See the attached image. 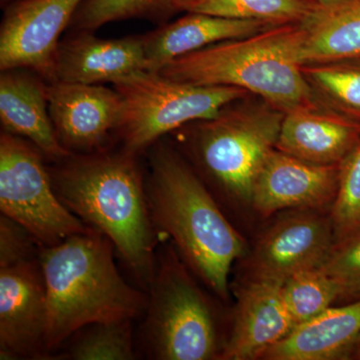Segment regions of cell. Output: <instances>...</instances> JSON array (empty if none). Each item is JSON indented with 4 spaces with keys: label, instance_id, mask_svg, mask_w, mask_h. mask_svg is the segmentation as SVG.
<instances>
[{
    "label": "cell",
    "instance_id": "4316f807",
    "mask_svg": "<svg viewBox=\"0 0 360 360\" xmlns=\"http://www.w3.org/2000/svg\"><path fill=\"white\" fill-rule=\"evenodd\" d=\"M321 269L338 286L340 298L360 300V229L336 240Z\"/></svg>",
    "mask_w": 360,
    "mask_h": 360
},
{
    "label": "cell",
    "instance_id": "83f0119b",
    "mask_svg": "<svg viewBox=\"0 0 360 360\" xmlns=\"http://www.w3.org/2000/svg\"><path fill=\"white\" fill-rule=\"evenodd\" d=\"M40 245L20 224L6 215L0 217V267L37 259Z\"/></svg>",
    "mask_w": 360,
    "mask_h": 360
},
{
    "label": "cell",
    "instance_id": "30bf717a",
    "mask_svg": "<svg viewBox=\"0 0 360 360\" xmlns=\"http://www.w3.org/2000/svg\"><path fill=\"white\" fill-rule=\"evenodd\" d=\"M335 243L330 217L312 210L286 215L258 240L250 258L248 281L281 286L298 272L321 269Z\"/></svg>",
    "mask_w": 360,
    "mask_h": 360
},
{
    "label": "cell",
    "instance_id": "6da1fadb",
    "mask_svg": "<svg viewBox=\"0 0 360 360\" xmlns=\"http://www.w3.org/2000/svg\"><path fill=\"white\" fill-rule=\"evenodd\" d=\"M136 158L123 150L73 153L49 174L66 207L110 239L136 283L148 291L158 262V233Z\"/></svg>",
    "mask_w": 360,
    "mask_h": 360
},
{
    "label": "cell",
    "instance_id": "ffe728a7",
    "mask_svg": "<svg viewBox=\"0 0 360 360\" xmlns=\"http://www.w3.org/2000/svg\"><path fill=\"white\" fill-rule=\"evenodd\" d=\"M300 63L360 58V0L319 6L300 22Z\"/></svg>",
    "mask_w": 360,
    "mask_h": 360
},
{
    "label": "cell",
    "instance_id": "8fae6325",
    "mask_svg": "<svg viewBox=\"0 0 360 360\" xmlns=\"http://www.w3.org/2000/svg\"><path fill=\"white\" fill-rule=\"evenodd\" d=\"M46 288L39 258L0 267V359H44Z\"/></svg>",
    "mask_w": 360,
    "mask_h": 360
},
{
    "label": "cell",
    "instance_id": "9a60e30c",
    "mask_svg": "<svg viewBox=\"0 0 360 360\" xmlns=\"http://www.w3.org/2000/svg\"><path fill=\"white\" fill-rule=\"evenodd\" d=\"M295 326L281 285L248 281L238 290L233 328L220 359H260Z\"/></svg>",
    "mask_w": 360,
    "mask_h": 360
},
{
    "label": "cell",
    "instance_id": "9c48e42d",
    "mask_svg": "<svg viewBox=\"0 0 360 360\" xmlns=\"http://www.w3.org/2000/svg\"><path fill=\"white\" fill-rule=\"evenodd\" d=\"M85 0H20L0 28V70H30L53 82L60 35Z\"/></svg>",
    "mask_w": 360,
    "mask_h": 360
},
{
    "label": "cell",
    "instance_id": "484cf974",
    "mask_svg": "<svg viewBox=\"0 0 360 360\" xmlns=\"http://www.w3.org/2000/svg\"><path fill=\"white\" fill-rule=\"evenodd\" d=\"M172 0H85L72 22L79 32H94L108 23L148 18L169 11Z\"/></svg>",
    "mask_w": 360,
    "mask_h": 360
},
{
    "label": "cell",
    "instance_id": "52a82bcc",
    "mask_svg": "<svg viewBox=\"0 0 360 360\" xmlns=\"http://www.w3.org/2000/svg\"><path fill=\"white\" fill-rule=\"evenodd\" d=\"M233 103L215 117L200 122L194 151L206 174L224 193L250 201L255 179L276 148L285 113L262 99Z\"/></svg>",
    "mask_w": 360,
    "mask_h": 360
},
{
    "label": "cell",
    "instance_id": "4fadbf2b",
    "mask_svg": "<svg viewBox=\"0 0 360 360\" xmlns=\"http://www.w3.org/2000/svg\"><path fill=\"white\" fill-rule=\"evenodd\" d=\"M340 165H319L274 149L260 169L250 202L262 217L283 210H322L333 205Z\"/></svg>",
    "mask_w": 360,
    "mask_h": 360
},
{
    "label": "cell",
    "instance_id": "7c38bea8",
    "mask_svg": "<svg viewBox=\"0 0 360 360\" xmlns=\"http://www.w3.org/2000/svg\"><path fill=\"white\" fill-rule=\"evenodd\" d=\"M47 99L56 135L68 150H106L110 132L120 129L122 118V97L115 89L53 82L47 85Z\"/></svg>",
    "mask_w": 360,
    "mask_h": 360
},
{
    "label": "cell",
    "instance_id": "603a6c76",
    "mask_svg": "<svg viewBox=\"0 0 360 360\" xmlns=\"http://www.w3.org/2000/svg\"><path fill=\"white\" fill-rule=\"evenodd\" d=\"M132 321L90 324L71 336L70 348L56 359L132 360L136 359Z\"/></svg>",
    "mask_w": 360,
    "mask_h": 360
},
{
    "label": "cell",
    "instance_id": "f546056e",
    "mask_svg": "<svg viewBox=\"0 0 360 360\" xmlns=\"http://www.w3.org/2000/svg\"><path fill=\"white\" fill-rule=\"evenodd\" d=\"M314 1L316 2L319 6H333V4H340L341 1H345V0H314Z\"/></svg>",
    "mask_w": 360,
    "mask_h": 360
},
{
    "label": "cell",
    "instance_id": "3957f363",
    "mask_svg": "<svg viewBox=\"0 0 360 360\" xmlns=\"http://www.w3.org/2000/svg\"><path fill=\"white\" fill-rule=\"evenodd\" d=\"M146 193L158 236L169 238L180 258L221 300L229 298L232 264L245 240L186 161L165 144L149 155Z\"/></svg>",
    "mask_w": 360,
    "mask_h": 360
},
{
    "label": "cell",
    "instance_id": "d6986e66",
    "mask_svg": "<svg viewBox=\"0 0 360 360\" xmlns=\"http://www.w3.org/2000/svg\"><path fill=\"white\" fill-rule=\"evenodd\" d=\"M360 333V300L329 307L297 324L285 338L269 347L260 359L333 360L350 359Z\"/></svg>",
    "mask_w": 360,
    "mask_h": 360
},
{
    "label": "cell",
    "instance_id": "5bb4252c",
    "mask_svg": "<svg viewBox=\"0 0 360 360\" xmlns=\"http://www.w3.org/2000/svg\"><path fill=\"white\" fill-rule=\"evenodd\" d=\"M360 141V122L319 99L284 115L276 149L307 162L338 165Z\"/></svg>",
    "mask_w": 360,
    "mask_h": 360
},
{
    "label": "cell",
    "instance_id": "e0dca14e",
    "mask_svg": "<svg viewBox=\"0 0 360 360\" xmlns=\"http://www.w3.org/2000/svg\"><path fill=\"white\" fill-rule=\"evenodd\" d=\"M0 122L4 132L27 139L51 160L59 162L73 155L54 129L47 85L22 68L1 71Z\"/></svg>",
    "mask_w": 360,
    "mask_h": 360
},
{
    "label": "cell",
    "instance_id": "cb8c5ba5",
    "mask_svg": "<svg viewBox=\"0 0 360 360\" xmlns=\"http://www.w3.org/2000/svg\"><path fill=\"white\" fill-rule=\"evenodd\" d=\"M283 300L295 326L314 319L340 300L338 286L321 269L304 270L281 285Z\"/></svg>",
    "mask_w": 360,
    "mask_h": 360
},
{
    "label": "cell",
    "instance_id": "8992f818",
    "mask_svg": "<svg viewBox=\"0 0 360 360\" xmlns=\"http://www.w3.org/2000/svg\"><path fill=\"white\" fill-rule=\"evenodd\" d=\"M122 101L123 151L139 156L163 135L191 122L215 117L250 96L236 86L194 85L141 70L113 82Z\"/></svg>",
    "mask_w": 360,
    "mask_h": 360
},
{
    "label": "cell",
    "instance_id": "7402d4cb",
    "mask_svg": "<svg viewBox=\"0 0 360 360\" xmlns=\"http://www.w3.org/2000/svg\"><path fill=\"white\" fill-rule=\"evenodd\" d=\"M302 71L321 103L360 122V58L309 63Z\"/></svg>",
    "mask_w": 360,
    "mask_h": 360
},
{
    "label": "cell",
    "instance_id": "5b68a950",
    "mask_svg": "<svg viewBox=\"0 0 360 360\" xmlns=\"http://www.w3.org/2000/svg\"><path fill=\"white\" fill-rule=\"evenodd\" d=\"M148 292L141 338L149 359H220L222 348L212 303L174 246L158 257Z\"/></svg>",
    "mask_w": 360,
    "mask_h": 360
},
{
    "label": "cell",
    "instance_id": "f1b7e54d",
    "mask_svg": "<svg viewBox=\"0 0 360 360\" xmlns=\"http://www.w3.org/2000/svg\"><path fill=\"white\" fill-rule=\"evenodd\" d=\"M350 359L360 360V333H359V338H357L356 341H355L354 348H352V355H350Z\"/></svg>",
    "mask_w": 360,
    "mask_h": 360
},
{
    "label": "cell",
    "instance_id": "277c9868",
    "mask_svg": "<svg viewBox=\"0 0 360 360\" xmlns=\"http://www.w3.org/2000/svg\"><path fill=\"white\" fill-rule=\"evenodd\" d=\"M298 51L300 22L274 25L180 56L160 73L186 84L238 87L286 113L316 101Z\"/></svg>",
    "mask_w": 360,
    "mask_h": 360
},
{
    "label": "cell",
    "instance_id": "d4e9b609",
    "mask_svg": "<svg viewBox=\"0 0 360 360\" xmlns=\"http://www.w3.org/2000/svg\"><path fill=\"white\" fill-rule=\"evenodd\" d=\"M330 219L335 241L360 229V141L340 162Z\"/></svg>",
    "mask_w": 360,
    "mask_h": 360
},
{
    "label": "cell",
    "instance_id": "2e32d148",
    "mask_svg": "<svg viewBox=\"0 0 360 360\" xmlns=\"http://www.w3.org/2000/svg\"><path fill=\"white\" fill-rule=\"evenodd\" d=\"M141 70H146L142 35L103 39L82 32L59 44L53 82L113 84Z\"/></svg>",
    "mask_w": 360,
    "mask_h": 360
},
{
    "label": "cell",
    "instance_id": "ba28073f",
    "mask_svg": "<svg viewBox=\"0 0 360 360\" xmlns=\"http://www.w3.org/2000/svg\"><path fill=\"white\" fill-rule=\"evenodd\" d=\"M42 156L32 142L2 132L0 210L1 214L25 227L40 246H52L94 229L58 198Z\"/></svg>",
    "mask_w": 360,
    "mask_h": 360
},
{
    "label": "cell",
    "instance_id": "7a4b0ae2",
    "mask_svg": "<svg viewBox=\"0 0 360 360\" xmlns=\"http://www.w3.org/2000/svg\"><path fill=\"white\" fill-rule=\"evenodd\" d=\"M115 250L110 239L96 229L40 246L47 296L45 359L85 326L134 321L146 311L148 295L120 276Z\"/></svg>",
    "mask_w": 360,
    "mask_h": 360
},
{
    "label": "cell",
    "instance_id": "ac0fdd59",
    "mask_svg": "<svg viewBox=\"0 0 360 360\" xmlns=\"http://www.w3.org/2000/svg\"><path fill=\"white\" fill-rule=\"evenodd\" d=\"M271 26L274 25L264 21L187 13L169 25L142 35L146 70L160 72L180 56L225 40L250 37Z\"/></svg>",
    "mask_w": 360,
    "mask_h": 360
},
{
    "label": "cell",
    "instance_id": "44dd1931",
    "mask_svg": "<svg viewBox=\"0 0 360 360\" xmlns=\"http://www.w3.org/2000/svg\"><path fill=\"white\" fill-rule=\"evenodd\" d=\"M317 6L314 0H172L169 11L283 25L302 22Z\"/></svg>",
    "mask_w": 360,
    "mask_h": 360
}]
</instances>
